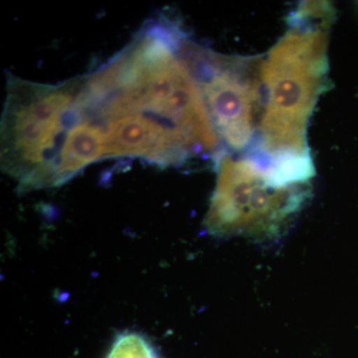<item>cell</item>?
I'll use <instances>...</instances> for the list:
<instances>
[{
	"label": "cell",
	"mask_w": 358,
	"mask_h": 358,
	"mask_svg": "<svg viewBox=\"0 0 358 358\" xmlns=\"http://www.w3.org/2000/svg\"><path fill=\"white\" fill-rule=\"evenodd\" d=\"M187 40L167 18L150 20L82 82L87 121L112 122L141 157L160 167L220 152Z\"/></svg>",
	"instance_id": "6da1fadb"
},
{
	"label": "cell",
	"mask_w": 358,
	"mask_h": 358,
	"mask_svg": "<svg viewBox=\"0 0 358 358\" xmlns=\"http://www.w3.org/2000/svg\"><path fill=\"white\" fill-rule=\"evenodd\" d=\"M324 4H306L260 59L262 108L253 150L268 157H310L308 124L327 71Z\"/></svg>",
	"instance_id": "7a4b0ae2"
},
{
	"label": "cell",
	"mask_w": 358,
	"mask_h": 358,
	"mask_svg": "<svg viewBox=\"0 0 358 358\" xmlns=\"http://www.w3.org/2000/svg\"><path fill=\"white\" fill-rule=\"evenodd\" d=\"M214 160L217 183L206 217L214 234L275 236L307 201L313 173L303 162L254 150L220 152Z\"/></svg>",
	"instance_id": "3957f363"
},
{
	"label": "cell",
	"mask_w": 358,
	"mask_h": 358,
	"mask_svg": "<svg viewBox=\"0 0 358 358\" xmlns=\"http://www.w3.org/2000/svg\"><path fill=\"white\" fill-rule=\"evenodd\" d=\"M78 77L41 84L9 75L1 119V166L21 189L57 186L61 155L76 122Z\"/></svg>",
	"instance_id": "277c9868"
},
{
	"label": "cell",
	"mask_w": 358,
	"mask_h": 358,
	"mask_svg": "<svg viewBox=\"0 0 358 358\" xmlns=\"http://www.w3.org/2000/svg\"><path fill=\"white\" fill-rule=\"evenodd\" d=\"M188 55L219 138L236 152L250 147L262 108L260 60L221 55L192 41Z\"/></svg>",
	"instance_id": "5b68a950"
},
{
	"label": "cell",
	"mask_w": 358,
	"mask_h": 358,
	"mask_svg": "<svg viewBox=\"0 0 358 358\" xmlns=\"http://www.w3.org/2000/svg\"><path fill=\"white\" fill-rule=\"evenodd\" d=\"M107 358H159L147 338L136 333H124L115 338Z\"/></svg>",
	"instance_id": "8992f818"
}]
</instances>
